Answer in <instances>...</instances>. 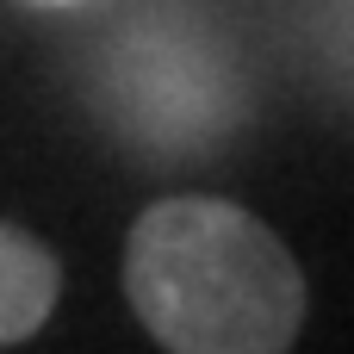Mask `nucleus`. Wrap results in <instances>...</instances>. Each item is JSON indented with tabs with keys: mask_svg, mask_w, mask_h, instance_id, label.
<instances>
[{
	"mask_svg": "<svg viewBox=\"0 0 354 354\" xmlns=\"http://www.w3.org/2000/svg\"><path fill=\"white\" fill-rule=\"evenodd\" d=\"M124 299L168 354H286L305 330L292 249L236 199L174 193L124 236Z\"/></svg>",
	"mask_w": 354,
	"mask_h": 354,
	"instance_id": "obj_1",
	"label": "nucleus"
},
{
	"mask_svg": "<svg viewBox=\"0 0 354 354\" xmlns=\"http://www.w3.org/2000/svg\"><path fill=\"white\" fill-rule=\"evenodd\" d=\"M56 292H62L56 255H50L31 230L0 224V348L31 342V336L50 324Z\"/></svg>",
	"mask_w": 354,
	"mask_h": 354,
	"instance_id": "obj_2",
	"label": "nucleus"
},
{
	"mask_svg": "<svg viewBox=\"0 0 354 354\" xmlns=\"http://www.w3.org/2000/svg\"><path fill=\"white\" fill-rule=\"evenodd\" d=\"M44 6H75V0H44Z\"/></svg>",
	"mask_w": 354,
	"mask_h": 354,
	"instance_id": "obj_3",
	"label": "nucleus"
}]
</instances>
